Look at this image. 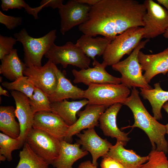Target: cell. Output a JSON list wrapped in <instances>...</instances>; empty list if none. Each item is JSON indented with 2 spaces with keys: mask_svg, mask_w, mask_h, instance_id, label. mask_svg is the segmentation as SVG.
Wrapping results in <instances>:
<instances>
[{
  "mask_svg": "<svg viewBox=\"0 0 168 168\" xmlns=\"http://www.w3.org/2000/svg\"><path fill=\"white\" fill-rule=\"evenodd\" d=\"M144 4L135 0H100L91 6L89 17L78 26L83 34L103 36L112 41L128 29L144 26Z\"/></svg>",
  "mask_w": 168,
  "mask_h": 168,
  "instance_id": "1",
  "label": "cell"
},
{
  "mask_svg": "<svg viewBox=\"0 0 168 168\" xmlns=\"http://www.w3.org/2000/svg\"><path fill=\"white\" fill-rule=\"evenodd\" d=\"M136 88L132 89L130 95L126 98L123 105L128 106L132 111L134 123L132 126L124 127H138L147 134L151 142L152 149L168 153V142L166 139V125L159 122L148 112L143 105Z\"/></svg>",
  "mask_w": 168,
  "mask_h": 168,
  "instance_id": "2",
  "label": "cell"
},
{
  "mask_svg": "<svg viewBox=\"0 0 168 168\" xmlns=\"http://www.w3.org/2000/svg\"><path fill=\"white\" fill-rule=\"evenodd\" d=\"M54 29L41 37L35 38L30 36L23 28L14 35L17 41L21 42L24 52V63L27 67L31 65L42 66V58L54 43L57 36Z\"/></svg>",
  "mask_w": 168,
  "mask_h": 168,
  "instance_id": "3",
  "label": "cell"
},
{
  "mask_svg": "<svg viewBox=\"0 0 168 168\" xmlns=\"http://www.w3.org/2000/svg\"><path fill=\"white\" fill-rule=\"evenodd\" d=\"M143 28H130L119 35L108 45L103 55L102 63L114 65L125 54L130 55L143 38Z\"/></svg>",
  "mask_w": 168,
  "mask_h": 168,
  "instance_id": "4",
  "label": "cell"
},
{
  "mask_svg": "<svg viewBox=\"0 0 168 168\" xmlns=\"http://www.w3.org/2000/svg\"><path fill=\"white\" fill-rule=\"evenodd\" d=\"M149 41L148 39L141 41L129 56L112 66L113 70L121 74V83L129 89L132 87L147 89L152 88L142 75L143 70L138 60L139 51L144 48Z\"/></svg>",
  "mask_w": 168,
  "mask_h": 168,
  "instance_id": "5",
  "label": "cell"
},
{
  "mask_svg": "<svg viewBox=\"0 0 168 168\" xmlns=\"http://www.w3.org/2000/svg\"><path fill=\"white\" fill-rule=\"evenodd\" d=\"M130 92L129 88L121 83L91 84L84 91V98L88 104L107 108L116 103L123 104Z\"/></svg>",
  "mask_w": 168,
  "mask_h": 168,
  "instance_id": "6",
  "label": "cell"
},
{
  "mask_svg": "<svg viewBox=\"0 0 168 168\" xmlns=\"http://www.w3.org/2000/svg\"><path fill=\"white\" fill-rule=\"evenodd\" d=\"M44 56L55 64H61L64 68L71 65L81 69H86L91 63L82 50L71 41L60 46L54 44Z\"/></svg>",
  "mask_w": 168,
  "mask_h": 168,
  "instance_id": "7",
  "label": "cell"
},
{
  "mask_svg": "<svg viewBox=\"0 0 168 168\" xmlns=\"http://www.w3.org/2000/svg\"><path fill=\"white\" fill-rule=\"evenodd\" d=\"M25 142L49 165H52L59 156L61 141L40 130L32 127Z\"/></svg>",
  "mask_w": 168,
  "mask_h": 168,
  "instance_id": "8",
  "label": "cell"
},
{
  "mask_svg": "<svg viewBox=\"0 0 168 168\" xmlns=\"http://www.w3.org/2000/svg\"><path fill=\"white\" fill-rule=\"evenodd\" d=\"M147 9L144 16L142 38L150 40L163 34L168 28V11L152 0L144 2Z\"/></svg>",
  "mask_w": 168,
  "mask_h": 168,
  "instance_id": "9",
  "label": "cell"
},
{
  "mask_svg": "<svg viewBox=\"0 0 168 168\" xmlns=\"http://www.w3.org/2000/svg\"><path fill=\"white\" fill-rule=\"evenodd\" d=\"M54 65L49 60L43 66L31 65L26 67L23 75L28 77L29 81L35 87L41 89L49 96L55 91L58 84Z\"/></svg>",
  "mask_w": 168,
  "mask_h": 168,
  "instance_id": "10",
  "label": "cell"
},
{
  "mask_svg": "<svg viewBox=\"0 0 168 168\" xmlns=\"http://www.w3.org/2000/svg\"><path fill=\"white\" fill-rule=\"evenodd\" d=\"M91 6L71 0L58 9L61 18L60 31L63 35L88 20Z\"/></svg>",
  "mask_w": 168,
  "mask_h": 168,
  "instance_id": "11",
  "label": "cell"
},
{
  "mask_svg": "<svg viewBox=\"0 0 168 168\" xmlns=\"http://www.w3.org/2000/svg\"><path fill=\"white\" fill-rule=\"evenodd\" d=\"M92 64L93 68L89 67L79 71L73 69L74 83H82L88 86L91 84L121 83L120 78L112 76L106 71L105 68L107 65L105 63H100L96 60Z\"/></svg>",
  "mask_w": 168,
  "mask_h": 168,
  "instance_id": "12",
  "label": "cell"
},
{
  "mask_svg": "<svg viewBox=\"0 0 168 168\" xmlns=\"http://www.w3.org/2000/svg\"><path fill=\"white\" fill-rule=\"evenodd\" d=\"M69 126L51 112L40 111L34 114L33 127L61 141L64 140Z\"/></svg>",
  "mask_w": 168,
  "mask_h": 168,
  "instance_id": "13",
  "label": "cell"
},
{
  "mask_svg": "<svg viewBox=\"0 0 168 168\" xmlns=\"http://www.w3.org/2000/svg\"><path fill=\"white\" fill-rule=\"evenodd\" d=\"M107 109L103 105L87 104L84 110L77 113L79 118L69 126L64 140L71 143L72 137L80 133L82 130L94 128L98 126L100 116Z\"/></svg>",
  "mask_w": 168,
  "mask_h": 168,
  "instance_id": "14",
  "label": "cell"
},
{
  "mask_svg": "<svg viewBox=\"0 0 168 168\" xmlns=\"http://www.w3.org/2000/svg\"><path fill=\"white\" fill-rule=\"evenodd\" d=\"M11 94L15 102V115L19 121L21 133L17 138L23 147L26 138L33 127L34 114L29 103V98L24 94L16 91Z\"/></svg>",
  "mask_w": 168,
  "mask_h": 168,
  "instance_id": "15",
  "label": "cell"
},
{
  "mask_svg": "<svg viewBox=\"0 0 168 168\" xmlns=\"http://www.w3.org/2000/svg\"><path fill=\"white\" fill-rule=\"evenodd\" d=\"M76 135L79 138L77 143L82 146L83 150L90 152L92 163L96 166L98 159L106 156L113 146L106 139H103L98 135L94 128L84 130L82 133Z\"/></svg>",
  "mask_w": 168,
  "mask_h": 168,
  "instance_id": "16",
  "label": "cell"
},
{
  "mask_svg": "<svg viewBox=\"0 0 168 168\" xmlns=\"http://www.w3.org/2000/svg\"><path fill=\"white\" fill-rule=\"evenodd\" d=\"M138 60L147 82L149 83L156 75L168 72V47L163 51L154 54H146L140 51Z\"/></svg>",
  "mask_w": 168,
  "mask_h": 168,
  "instance_id": "17",
  "label": "cell"
},
{
  "mask_svg": "<svg viewBox=\"0 0 168 168\" xmlns=\"http://www.w3.org/2000/svg\"><path fill=\"white\" fill-rule=\"evenodd\" d=\"M122 105L116 103L107 108L100 116L99 121L100 128L105 135L115 138L117 140L122 141L126 145L130 138L127 133L120 130L116 123L117 116Z\"/></svg>",
  "mask_w": 168,
  "mask_h": 168,
  "instance_id": "18",
  "label": "cell"
},
{
  "mask_svg": "<svg viewBox=\"0 0 168 168\" xmlns=\"http://www.w3.org/2000/svg\"><path fill=\"white\" fill-rule=\"evenodd\" d=\"M126 145L123 142L117 140L106 156L113 158L128 168H140L148 161V155L141 156L132 150L125 148L124 146Z\"/></svg>",
  "mask_w": 168,
  "mask_h": 168,
  "instance_id": "19",
  "label": "cell"
},
{
  "mask_svg": "<svg viewBox=\"0 0 168 168\" xmlns=\"http://www.w3.org/2000/svg\"><path fill=\"white\" fill-rule=\"evenodd\" d=\"M54 69L58 82L55 91L48 96L50 102L59 101L69 98H84V91L73 85L55 64Z\"/></svg>",
  "mask_w": 168,
  "mask_h": 168,
  "instance_id": "20",
  "label": "cell"
},
{
  "mask_svg": "<svg viewBox=\"0 0 168 168\" xmlns=\"http://www.w3.org/2000/svg\"><path fill=\"white\" fill-rule=\"evenodd\" d=\"M77 142L71 144L65 140L61 141V148L58 157L52 164L55 168H73L72 165L77 160L88 154L82 149Z\"/></svg>",
  "mask_w": 168,
  "mask_h": 168,
  "instance_id": "21",
  "label": "cell"
},
{
  "mask_svg": "<svg viewBox=\"0 0 168 168\" xmlns=\"http://www.w3.org/2000/svg\"><path fill=\"white\" fill-rule=\"evenodd\" d=\"M88 104L85 99L79 101H69L66 99L51 103L52 112L60 117L69 126L77 119L76 114L83 106Z\"/></svg>",
  "mask_w": 168,
  "mask_h": 168,
  "instance_id": "22",
  "label": "cell"
},
{
  "mask_svg": "<svg viewBox=\"0 0 168 168\" xmlns=\"http://www.w3.org/2000/svg\"><path fill=\"white\" fill-rule=\"evenodd\" d=\"M111 40L105 37L92 36L83 34L77 40L76 45L88 58L94 61L95 57L103 55Z\"/></svg>",
  "mask_w": 168,
  "mask_h": 168,
  "instance_id": "23",
  "label": "cell"
},
{
  "mask_svg": "<svg viewBox=\"0 0 168 168\" xmlns=\"http://www.w3.org/2000/svg\"><path fill=\"white\" fill-rule=\"evenodd\" d=\"M0 73L12 82L24 76L23 72L26 68L25 63L19 57L17 49H13L10 53L1 60Z\"/></svg>",
  "mask_w": 168,
  "mask_h": 168,
  "instance_id": "24",
  "label": "cell"
},
{
  "mask_svg": "<svg viewBox=\"0 0 168 168\" xmlns=\"http://www.w3.org/2000/svg\"><path fill=\"white\" fill-rule=\"evenodd\" d=\"M154 86V89L140 88V93L144 99L149 101L152 108L153 117L158 120L162 119L161 109L163 105L168 101V91L163 90L160 83H155Z\"/></svg>",
  "mask_w": 168,
  "mask_h": 168,
  "instance_id": "25",
  "label": "cell"
},
{
  "mask_svg": "<svg viewBox=\"0 0 168 168\" xmlns=\"http://www.w3.org/2000/svg\"><path fill=\"white\" fill-rule=\"evenodd\" d=\"M15 109L12 106L0 107V130L3 133L15 139L21 133L19 123L15 119Z\"/></svg>",
  "mask_w": 168,
  "mask_h": 168,
  "instance_id": "26",
  "label": "cell"
},
{
  "mask_svg": "<svg viewBox=\"0 0 168 168\" xmlns=\"http://www.w3.org/2000/svg\"><path fill=\"white\" fill-rule=\"evenodd\" d=\"M19 156L20 160L15 168H49V164L36 154L26 142Z\"/></svg>",
  "mask_w": 168,
  "mask_h": 168,
  "instance_id": "27",
  "label": "cell"
},
{
  "mask_svg": "<svg viewBox=\"0 0 168 168\" xmlns=\"http://www.w3.org/2000/svg\"><path fill=\"white\" fill-rule=\"evenodd\" d=\"M29 100L34 114L40 111L52 112L51 103L48 96L40 89L35 87L32 97Z\"/></svg>",
  "mask_w": 168,
  "mask_h": 168,
  "instance_id": "28",
  "label": "cell"
},
{
  "mask_svg": "<svg viewBox=\"0 0 168 168\" xmlns=\"http://www.w3.org/2000/svg\"><path fill=\"white\" fill-rule=\"evenodd\" d=\"M2 85L8 90L16 91L24 94L29 99L32 98L35 88L28 77L24 76L11 82H3Z\"/></svg>",
  "mask_w": 168,
  "mask_h": 168,
  "instance_id": "29",
  "label": "cell"
},
{
  "mask_svg": "<svg viewBox=\"0 0 168 168\" xmlns=\"http://www.w3.org/2000/svg\"><path fill=\"white\" fill-rule=\"evenodd\" d=\"M22 147L17 139L12 138L2 133H0V154L2 155L10 162L12 159L13 151Z\"/></svg>",
  "mask_w": 168,
  "mask_h": 168,
  "instance_id": "30",
  "label": "cell"
},
{
  "mask_svg": "<svg viewBox=\"0 0 168 168\" xmlns=\"http://www.w3.org/2000/svg\"><path fill=\"white\" fill-rule=\"evenodd\" d=\"M1 8L3 11L9 9H21L24 8L28 14L32 15L35 19H38V13L43 8L42 6L33 8L23 0H2Z\"/></svg>",
  "mask_w": 168,
  "mask_h": 168,
  "instance_id": "31",
  "label": "cell"
},
{
  "mask_svg": "<svg viewBox=\"0 0 168 168\" xmlns=\"http://www.w3.org/2000/svg\"><path fill=\"white\" fill-rule=\"evenodd\" d=\"M163 152L152 149L149 155V159L140 168H168V160Z\"/></svg>",
  "mask_w": 168,
  "mask_h": 168,
  "instance_id": "32",
  "label": "cell"
},
{
  "mask_svg": "<svg viewBox=\"0 0 168 168\" xmlns=\"http://www.w3.org/2000/svg\"><path fill=\"white\" fill-rule=\"evenodd\" d=\"M17 41L15 38L0 35V59L1 60L10 53L13 49V46L16 44Z\"/></svg>",
  "mask_w": 168,
  "mask_h": 168,
  "instance_id": "33",
  "label": "cell"
},
{
  "mask_svg": "<svg viewBox=\"0 0 168 168\" xmlns=\"http://www.w3.org/2000/svg\"><path fill=\"white\" fill-rule=\"evenodd\" d=\"M22 22V18L5 15L0 11V23L4 25L9 30H12L20 26Z\"/></svg>",
  "mask_w": 168,
  "mask_h": 168,
  "instance_id": "34",
  "label": "cell"
},
{
  "mask_svg": "<svg viewBox=\"0 0 168 168\" xmlns=\"http://www.w3.org/2000/svg\"><path fill=\"white\" fill-rule=\"evenodd\" d=\"M100 165L101 168H128L116 160L107 156L103 157Z\"/></svg>",
  "mask_w": 168,
  "mask_h": 168,
  "instance_id": "35",
  "label": "cell"
},
{
  "mask_svg": "<svg viewBox=\"0 0 168 168\" xmlns=\"http://www.w3.org/2000/svg\"><path fill=\"white\" fill-rule=\"evenodd\" d=\"M63 1L62 0H43L40 4L44 8L50 7L53 9H59L63 5Z\"/></svg>",
  "mask_w": 168,
  "mask_h": 168,
  "instance_id": "36",
  "label": "cell"
},
{
  "mask_svg": "<svg viewBox=\"0 0 168 168\" xmlns=\"http://www.w3.org/2000/svg\"><path fill=\"white\" fill-rule=\"evenodd\" d=\"M78 168H97L90 161L87 160L82 162Z\"/></svg>",
  "mask_w": 168,
  "mask_h": 168,
  "instance_id": "37",
  "label": "cell"
},
{
  "mask_svg": "<svg viewBox=\"0 0 168 168\" xmlns=\"http://www.w3.org/2000/svg\"><path fill=\"white\" fill-rule=\"evenodd\" d=\"M80 3L87 4L91 6H93L98 2L100 0H76Z\"/></svg>",
  "mask_w": 168,
  "mask_h": 168,
  "instance_id": "38",
  "label": "cell"
},
{
  "mask_svg": "<svg viewBox=\"0 0 168 168\" xmlns=\"http://www.w3.org/2000/svg\"><path fill=\"white\" fill-rule=\"evenodd\" d=\"M159 4L163 6L168 11V0H157Z\"/></svg>",
  "mask_w": 168,
  "mask_h": 168,
  "instance_id": "39",
  "label": "cell"
},
{
  "mask_svg": "<svg viewBox=\"0 0 168 168\" xmlns=\"http://www.w3.org/2000/svg\"><path fill=\"white\" fill-rule=\"evenodd\" d=\"M0 95H2L7 97L9 96L7 91L4 90L1 86H0Z\"/></svg>",
  "mask_w": 168,
  "mask_h": 168,
  "instance_id": "40",
  "label": "cell"
},
{
  "mask_svg": "<svg viewBox=\"0 0 168 168\" xmlns=\"http://www.w3.org/2000/svg\"><path fill=\"white\" fill-rule=\"evenodd\" d=\"M162 108L168 114V101L166 102L162 106Z\"/></svg>",
  "mask_w": 168,
  "mask_h": 168,
  "instance_id": "41",
  "label": "cell"
},
{
  "mask_svg": "<svg viewBox=\"0 0 168 168\" xmlns=\"http://www.w3.org/2000/svg\"><path fill=\"white\" fill-rule=\"evenodd\" d=\"M6 159V157L0 154V161H4Z\"/></svg>",
  "mask_w": 168,
  "mask_h": 168,
  "instance_id": "42",
  "label": "cell"
},
{
  "mask_svg": "<svg viewBox=\"0 0 168 168\" xmlns=\"http://www.w3.org/2000/svg\"><path fill=\"white\" fill-rule=\"evenodd\" d=\"M163 36L165 38L168 39V28L163 34Z\"/></svg>",
  "mask_w": 168,
  "mask_h": 168,
  "instance_id": "43",
  "label": "cell"
},
{
  "mask_svg": "<svg viewBox=\"0 0 168 168\" xmlns=\"http://www.w3.org/2000/svg\"><path fill=\"white\" fill-rule=\"evenodd\" d=\"M165 125L166 130V134H167L168 135V123Z\"/></svg>",
  "mask_w": 168,
  "mask_h": 168,
  "instance_id": "44",
  "label": "cell"
}]
</instances>
